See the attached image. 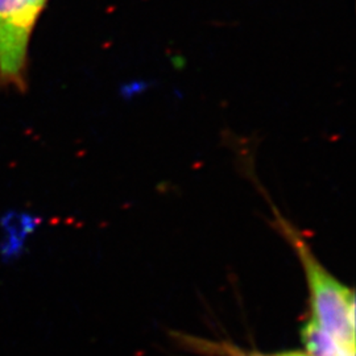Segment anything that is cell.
Wrapping results in <instances>:
<instances>
[{
    "label": "cell",
    "mask_w": 356,
    "mask_h": 356,
    "mask_svg": "<svg viewBox=\"0 0 356 356\" xmlns=\"http://www.w3.org/2000/svg\"><path fill=\"white\" fill-rule=\"evenodd\" d=\"M281 225L296 245L305 268L314 310L313 318L323 330L330 334L346 355L355 356L354 293L319 264L307 244L289 226L282 222Z\"/></svg>",
    "instance_id": "1"
},
{
    "label": "cell",
    "mask_w": 356,
    "mask_h": 356,
    "mask_svg": "<svg viewBox=\"0 0 356 356\" xmlns=\"http://www.w3.org/2000/svg\"><path fill=\"white\" fill-rule=\"evenodd\" d=\"M48 0H0V83L26 86L28 47Z\"/></svg>",
    "instance_id": "2"
},
{
    "label": "cell",
    "mask_w": 356,
    "mask_h": 356,
    "mask_svg": "<svg viewBox=\"0 0 356 356\" xmlns=\"http://www.w3.org/2000/svg\"><path fill=\"white\" fill-rule=\"evenodd\" d=\"M38 220L28 214L10 213L0 225V261L15 263L24 252Z\"/></svg>",
    "instance_id": "3"
},
{
    "label": "cell",
    "mask_w": 356,
    "mask_h": 356,
    "mask_svg": "<svg viewBox=\"0 0 356 356\" xmlns=\"http://www.w3.org/2000/svg\"><path fill=\"white\" fill-rule=\"evenodd\" d=\"M301 337L309 356H354L346 355L330 334L323 330L314 318L304 325Z\"/></svg>",
    "instance_id": "4"
},
{
    "label": "cell",
    "mask_w": 356,
    "mask_h": 356,
    "mask_svg": "<svg viewBox=\"0 0 356 356\" xmlns=\"http://www.w3.org/2000/svg\"><path fill=\"white\" fill-rule=\"evenodd\" d=\"M226 351L229 356H267L259 353H248V351H243V350H238V348H232V347H226Z\"/></svg>",
    "instance_id": "5"
},
{
    "label": "cell",
    "mask_w": 356,
    "mask_h": 356,
    "mask_svg": "<svg viewBox=\"0 0 356 356\" xmlns=\"http://www.w3.org/2000/svg\"><path fill=\"white\" fill-rule=\"evenodd\" d=\"M276 356H309L304 354V353H300V351H289V353H282Z\"/></svg>",
    "instance_id": "6"
}]
</instances>
